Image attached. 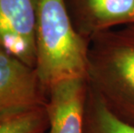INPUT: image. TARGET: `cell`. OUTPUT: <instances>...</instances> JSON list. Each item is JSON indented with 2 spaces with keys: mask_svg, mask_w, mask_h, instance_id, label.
<instances>
[{
  "mask_svg": "<svg viewBox=\"0 0 134 133\" xmlns=\"http://www.w3.org/2000/svg\"><path fill=\"white\" fill-rule=\"evenodd\" d=\"M35 70L44 91L59 81L87 79L88 41L74 26L64 0H36Z\"/></svg>",
  "mask_w": 134,
  "mask_h": 133,
  "instance_id": "obj_1",
  "label": "cell"
},
{
  "mask_svg": "<svg viewBox=\"0 0 134 133\" xmlns=\"http://www.w3.org/2000/svg\"><path fill=\"white\" fill-rule=\"evenodd\" d=\"M87 80L134 114V24L88 40Z\"/></svg>",
  "mask_w": 134,
  "mask_h": 133,
  "instance_id": "obj_2",
  "label": "cell"
},
{
  "mask_svg": "<svg viewBox=\"0 0 134 133\" xmlns=\"http://www.w3.org/2000/svg\"><path fill=\"white\" fill-rule=\"evenodd\" d=\"M35 68L0 49V115L45 106Z\"/></svg>",
  "mask_w": 134,
  "mask_h": 133,
  "instance_id": "obj_3",
  "label": "cell"
},
{
  "mask_svg": "<svg viewBox=\"0 0 134 133\" xmlns=\"http://www.w3.org/2000/svg\"><path fill=\"white\" fill-rule=\"evenodd\" d=\"M36 0H0V49L36 66Z\"/></svg>",
  "mask_w": 134,
  "mask_h": 133,
  "instance_id": "obj_4",
  "label": "cell"
},
{
  "mask_svg": "<svg viewBox=\"0 0 134 133\" xmlns=\"http://www.w3.org/2000/svg\"><path fill=\"white\" fill-rule=\"evenodd\" d=\"M48 133H85L87 79H69L47 90Z\"/></svg>",
  "mask_w": 134,
  "mask_h": 133,
  "instance_id": "obj_5",
  "label": "cell"
},
{
  "mask_svg": "<svg viewBox=\"0 0 134 133\" xmlns=\"http://www.w3.org/2000/svg\"><path fill=\"white\" fill-rule=\"evenodd\" d=\"M74 26L88 41L95 34L134 24V0H64Z\"/></svg>",
  "mask_w": 134,
  "mask_h": 133,
  "instance_id": "obj_6",
  "label": "cell"
},
{
  "mask_svg": "<svg viewBox=\"0 0 134 133\" xmlns=\"http://www.w3.org/2000/svg\"><path fill=\"white\" fill-rule=\"evenodd\" d=\"M85 113V133H134V124L115 112L99 94L90 92Z\"/></svg>",
  "mask_w": 134,
  "mask_h": 133,
  "instance_id": "obj_7",
  "label": "cell"
},
{
  "mask_svg": "<svg viewBox=\"0 0 134 133\" xmlns=\"http://www.w3.org/2000/svg\"><path fill=\"white\" fill-rule=\"evenodd\" d=\"M48 123L45 106L0 115V133H40Z\"/></svg>",
  "mask_w": 134,
  "mask_h": 133,
  "instance_id": "obj_8",
  "label": "cell"
}]
</instances>
